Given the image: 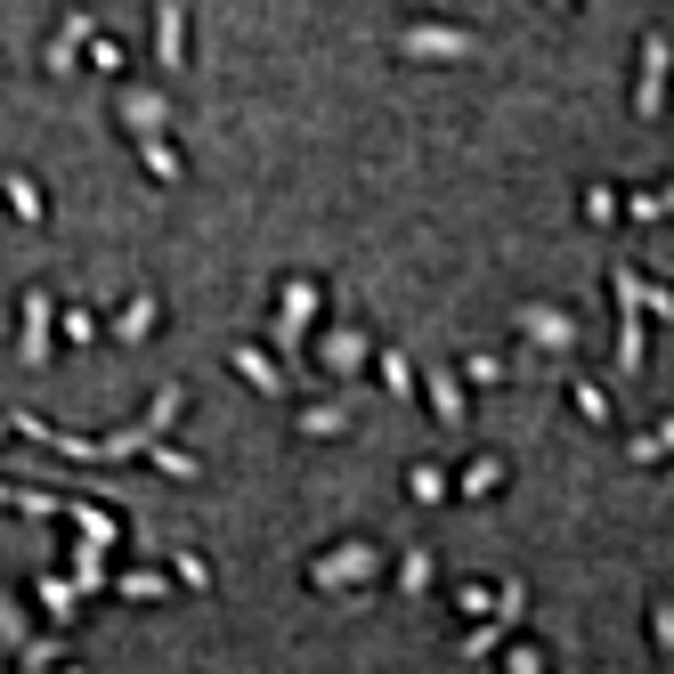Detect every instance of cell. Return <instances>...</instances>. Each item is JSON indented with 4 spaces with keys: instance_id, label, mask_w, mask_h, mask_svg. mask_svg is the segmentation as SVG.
<instances>
[{
    "instance_id": "obj_17",
    "label": "cell",
    "mask_w": 674,
    "mask_h": 674,
    "mask_svg": "<svg viewBox=\"0 0 674 674\" xmlns=\"http://www.w3.org/2000/svg\"><path fill=\"white\" fill-rule=\"evenodd\" d=\"M138 162H147V171L162 179V188H171V179L188 171V162H179V147H171V138H138Z\"/></svg>"
},
{
    "instance_id": "obj_8",
    "label": "cell",
    "mask_w": 674,
    "mask_h": 674,
    "mask_svg": "<svg viewBox=\"0 0 674 674\" xmlns=\"http://www.w3.org/2000/svg\"><path fill=\"white\" fill-rule=\"evenodd\" d=\"M317 366H325V374H358V366H366V334H358V325H334L325 350H317Z\"/></svg>"
},
{
    "instance_id": "obj_18",
    "label": "cell",
    "mask_w": 674,
    "mask_h": 674,
    "mask_svg": "<svg viewBox=\"0 0 674 674\" xmlns=\"http://www.w3.org/2000/svg\"><path fill=\"white\" fill-rule=\"evenodd\" d=\"M66 585H74V594H98V585H106V553L74 544V569H66Z\"/></svg>"
},
{
    "instance_id": "obj_16",
    "label": "cell",
    "mask_w": 674,
    "mask_h": 674,
    "mask_svg": "<svg viewBox=\"0 0 674 674\" xmlns=\"http://www.w3.org/2000/svg\"><path fill=\"white\" fill-rule=\"evenodd\" d=\"M114 594H122V602H162V594H171V577H162V569H122Z\"/></svg>"
},
{
    "instance_id": "obj_15",
    "label": "cell",
    "mask_w": 674,
    "mask_h": 674,
    "mask_svg": "<svg viewBox=\"0 0 674 674\" xmlns=\"http://www.w3.org/2000/svg\"><path fill=\"white\" fill-rule=\"evenodd\" d=\"M423 391H431V415H439V423H463V382L447 374V366H431V382H423Z\"/></svg>"
},
{
    "instance_id": "obj_32",
    "label": "cell",
    "mask_w": 674,
    "mask_h": 674,
    "mask_svg": "<svg viewBox=\"0 0 674 674\" xmlns=\"http://www.w3.org/2000/svg\"><path fill=\"white\" fill-rule=\"evenodd\" d=\"M456 382H504V358H463Z\"/></svg>"
},
{
    "instance_id": "obj_30",
    "label": "cell",
    "mask_w": 674,
    "mask_h": 674,
    "mask_svg": "<svg viewBox=\"0 0 674 674\" xmlns=\"http://www.w3.org/2000/svg\"><path fill=\"white\" fill-rule=\"evenodd\" d=\"M398 585H406V594H423V585H431V553H406L398 561Z\"/></svg>"
},
{
    "instance_id": "obj_9",
    "label": "cell",
    "mask_w": 674,
    "mask_h": 674,
    "mask_svg": "<svg viewBox=\"0 0 674 674\" xmlns=\"http://www.w3.org/2000/svg\"><path fill=\"white\" fill-rule=\"evenodd\" d=\"M155 325H162V301H155V293H131V301H122V317L106 325V334H114V341H147Z\"/></svg>"
},
{
    "instance_id": "obj_20",
    "label": "cell",
    "mask_w": 674,
    "mask_h": 674,
    "mask_svg": "<svg viewBox=\"0 0 674 674\" xmlns=\"http://www.w3.org/2000/svg\"><path fill=\"white\" fill-rule=\"evenodd\" d=\"M382 391H391V398H415V358H406V350H382Z\"/></svg>"
},
{
    "instance_id": "obj_22",
    "label": "cell",
    "mask_w": 674,
    "mask_h": 674,
    "mask_svg": "<svg viewBox=\"0 0 674 674\" xmlns=\"http://www.w3.org/2000/svg\"><path fill=\"white\" fill-rule=\"evenodd\" d=\"M98 334H106L98 310H57V341H74V350H81V341H98Z\"/></svg>"
},
{
    "instance_id": "obj_25",
    "label": "cell",
    "mask_w": 674,
    "mask_h": 674,
    "mask_svg": "<svg viewBox=\"0 0 674 674\" xmlns=\"http://www.w3.org/2000/svg\"><path fill=\"white\" fill-rule=\"evenodd\" d=\"M504 487V456H480L472 472H463V496H496Z\"/></svg>"
},
{
    "instance_id": "obj_5",
    "label": "cell",
    "mask_w": 674,
    "mask_h": 674,
    "mask_svg": "<svg viewBox=\"0 0 674 674\" xmlns=\"http://www.w3.org/2000/svg\"><path fill=\"white\" fill-rule=\"evenodd\" d=\"M520 609H528V585H496V618L463 634V659H487V650H496V642H504V634L520 626Z\"/></svg>"
},
{
    "instance_id": "obj_33",
    "label": "cell",
    "mask_w": 674,
    "mask_h": 674,
    "mask_svg": "<svg viewBox=\"0 0 674 674\" xmlns=\"http://www.w3.org/2000/svg\"><path fill=\"white\" fill-rule=\"evenodd\" d=\"M456 602H463V618H487V609H496V594H487V585H463Z\"/></svg>"
},
{
    "instance_id": "obj_29",
    "label": "cell",
    "mask_w": 674,
    "mask_h": 674,
    "mask_svg": "<svg viewBox=\"0 0 674 674\" xmlns=\"http://www.w3.org/2000/svg\"><path fill=\"white\" fill-rule=\"evenodd\" d=\"M0 642H9V650H25V609H16L9 594H0Z\"/></svg>"
},
{
    "instance_id": "obj_19",
    "label": "cell",
    "mask_w": 674,
    "mask_h": 674,
    "mask_svg": "<svg viewBox=\"0 0 674 674\" xmlns=\"http://www.w3.org/2000/svg\"><path fill=\"white\" fill-rule=\"evenodd\" d=\"M147 456H155V472H162V480H195V472H203V463L188 456V447H171V439H155Z\"/></svg>"
},
{
    "instance_id": "obj_14",
    "label": "cell",
    "mask_w": 674,
    "mask_h": 674,
    "mask_svg": "<svg viewBox=\"0 0 674 674\" xmlns=\"http://www.w3.org/2000/svg\"><path fill=\"white\" fill-rule=\"evenodd\" d=\"M90 33H98L90 16H66V33L49 41V74H74V57H81V41H90Z\"/></svg>"
},
{
    "instance_id": "obj_21",
    "label": "cell",
    "mask_w": 674,
    "mask_h": 674,
    "mask_svg": "<svg viewBox=\"0 0 674 674\" xmlns=\"http://www.w3.org/2000/svg\"><path fill=\"white\" fill-rule=\"evenodd\" d=\"M406 496H415V504H439V496H456V487H447L439 463H415V472H406Z\"/></svg>"
},
{
    "instance_id": "obj_24",
    "label": "cell",
    "mask_w": 674,
    "mask_h": 674,
    "mask_svg": "<svg viewBox=\"0 0 674 674\" xmlns=\"http://www.w3.org/2000/svg\"><path fill=\"white\" fill-rule=\"evenodd\" d=\"M41 609H49V618H57V626H66V618H74V609H81V594H74V585H66V577H41Z\"/></svg>"
},
{
    "instance_id": "obj_26",
    "label": "cell",
    "mask_w": 674,
    "mask_h": 674,
    "mask_svg": "<svg viewBox=\"0 0 674 674\" xmlns=\"http://www.w3.org/2000/svg\"><path fill=\"white\" fill-rule=\"evenodd\" d=\"M626 456H634V463H659V456H674V415L659 423V431H642L634 447H626Z\"/></svg>"
},
{
    "instance_id": "obj_28",
    "label": "cell",
    "mask_w": 674,
    "mask_h": 674,
    "mask_svg": "<svg viewBox=\"0 0 674 674\" xmlns=\"http://www.w3.org/2000/svg\"><path fill=\"white\" fill-rule=\"evenodd\" d=\"M569 398H577V415H585V423H609V398H602V382H569Z\"/></svg>"
},
{
    "instance_id": "obj_35",
    "label": "cell",
    "mask_w": 674,
    "mask_h": 674,
    "mask_svg": "<svg viewBox=\"0 0 674 674\" xmlns=\"http://www.w3.org/2000/svg\"><path fill=\"white\" fill-rule=\"evenodd\" d=\"M650 634H659V650H674V602L659 609V618H650Z\"/></svg>"
},
{
    "instance_id": "obj_6",
    "label": "cell",
    "mask_w": 674,
    "mask_h": 674,
    "mask_svg": "<svg viewBox=\"0 0 674 674\" xmlns=\"http://www.w3.org/2000/svg\"><path fill=\"white\" fill-rule=\"evenodd\" d=\"M398 49H406V57H480V33H456V25H415V33H398Z\"/></svg>"
},
{
    "instance_id": "obj_7",
    "label": "cell",
    "mask_w": 674,
    "mask_h": 674,
    "mask_svg": "<svg viewBox=\"0 0 674 674\" xmlns=\"http://www.w3.org/2000/svg\"><path fill=\"white\" fill-rule=\"evenodd\" d=\"M520 334L544 341V350H577V317L569 310H520Z\"/></svg>"
},
{
    "instance_id": "obj_4",
    "label": "cell",
    "mask_w": 674,
    "mask_h": 674,
    "mask_svg": "<svg viewBox=\"0 0 674 674\" xmlns=\"http://www.w3.org/2000/svg\"><path fill=\"white\" fill-rule=\"evenodd\" d=\"M317 301H325V284H310V277L284 284V301H277V341L284 350H301V334L317 325Z\"/></svg>"
},
{
    "instance_id": "obj_2",
    "label": "cell",
    "mask_w": 674,
    "mask_h": 674,
    "mask_svg": "<svg viewBox=\"0 0 674 674\" xmlns=\"http://www.w3.org/2000/svg\"><path fill=\"white\" fill-rule=\"evenodd\" d=\"M16 358L25 366H49L57 358V293H25V325H16Z\"/></svg>"
},
{
    "instance_id": "obj_11",
    "label": "cell",
    "mask_w": 674,
    "mask_h": 674,
    "mask_svg": "<svg viewBox=\"0 0 674 674\" xmlns=\"http://www.w3.org/2000/svg\"><path fill=\"white\" fill-rule=\"evenodd\" d=\"M228 366H236V374H244V382H252V391H260V398H284V366H277L269 350H236Z\"/></svg>"
},
{
    "instance_id": "obj_1",
    "label": "cell",
    "mask_w": 674,
    "mask_h": 674,
    "mask_svg": "<svg viewBox=\"0 0 674 674\" xmlns=\"http://www.w3.org/2000/svg\"><path fill=\"white\" fill-rule=\"evenodd\" d=\"M374 569H382V553L350 537V544H334L325 561H310V585H317V594H341V585H374Z\"/></svg>"
},
{
    "instance_id": "obj_23",
    "label": "cell",
    "mask_w": 674,
    "mask_h": 674,
    "mask_svg": "<svg viewBox=\"0 0 674 674\" xmlns=\"http://www.w3.org/2000/svg\"><path fill=\"white\" fill-rule=\"evenodd\" d=\"M626 220H634V228H650V220H674V188H650V195H634V203H626Z\"/></svg>"
},
{
    "instance_id": "obj_10",
    "label": "cell",
    "mask_w": 674,
    "mask_h": 674,
    "mask_svg": "<svg viewBox=\"0 0 674 674\" xmlns=\"http://www.w3.org/2000/svg\"><path fill=\"white\" fill-rule=\"evenodd\" d=\"M155 57L162 66H188V9H155Z\"/></svg>"
},
{
    "instance_id": "obj_12",
    "label": "cell",
    "mask_w": 674,
    "mask_h": 674,
    "mask_svg": "<svg viewBox=\"0 0 674 674\" xmlns=\"http://www.w3.org/2000/svg\"><path fill=\"white\" fill-rule=\"evenodd\" d=\"M122 122H131V138H162V98L155 90H122Z\"/></svg>"
},
{
    "instance_id": "obj_3",
    "label": "cell",
    "mask_w": 674,
    "mask_h": 674,
    "mask_svg": "<svg viewBox=\"0 0 674 674\" xmlns=\"http://www.w3.org/2000/svg\"><path fill=\"white\" fill-rule=\"evenodd\" d=\"M666 74H674V41L650 33V41H642V74H634V114H642V122L666 114Z\"/></svg>"
},
{
    "instance_id": "obj_31",
    "label": "cell",
    "mask_w": 674,
    "mask_h": 674,
    "mask_svg": "<svg viewBox=\"0 0 674 674\" xmlns=\"http://www.w3.org/2000/svg\"><path fill=\"white\" fill-rule=\"evenodd\" d=\"M81 49H90V66H106V74L122 66V41H106V33H90V41H81Z\"/></svg>"
},
{
    "instance_id": "obj_13",
    "label": "cell",
    "mask_w": 674,
    "mask_h": 674,
    "mask_svg": "<svg viewBox=\"0 0 674 674\" xmlns=\"http://www.w3.org/2000/svg\"><path fill=\"white\" fill-rule=\"evenodd\" d=\"M0 195H9V212L25 220V228H41V220H49V203H41V188H33L25 171H9V179H0Z\"/></svg>"
},
{
    "instance_id": "obj_34",
    "label": "cell",
    "mask_w": 674,
    "mask_h": 674,
    "mask_svg": "<svg viewBox=\"0 0 674 674\" xmlns=\"http://www.w3.org/2000/svg\"><path fill=\"white\" fill-rule=\"evenodd\" d=\"M504 666H513V674H544V650H528V642H520V650H513Z\"/></svg>"
},
{
    "instance_id": "obj_27",
    "label": "cell",
    "mask_w": 674,
    "mask_h": 674,
    "mask_svg": "<svg viewBox=\"0 0 674 674\" xmlns=\"http://www.w3.org/2000/svg\"><path fill=\"white\" fill-rule=\"evenodd\" d=\"M301 431H310V439H334V431H350V415H341V406H310Z\"/></svg>"
}]
</instances>
